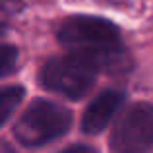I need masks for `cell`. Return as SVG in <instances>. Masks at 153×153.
Returning <instances> with one entry per match:
<instances>
[{"label":"cell","instance_id":"cell-1","mask_svg":"<svg viewBox=\"0 0 153 153\" xmlns=\"http://www.w3.org/2000/svg\"><path fill=\"white\" fill-rule=\"evenodd\" d=\"M58 43L68 52L82 54L111 70L122 62V41L114 23L99 16H72L58 27Z\"/></svg>","mask_w":153,"mask_h":153},{"label":"cell","instance_id":"cell-2","mask_svg":"<svg viewBox=\"0 0 153 153\" xmlns=\"http://www.w3.org/2000/svg\"><path fill=\"white\" fill-rule=\"evenodd\" d=\"M99 72H101L99 64L91 58L66 52V54L52 56L43 64L39 72V82L52 93L78 101L93 89Z\"/></svg>","mask_w":153,"mask_h":153},{"label":"cell","instance_id":"cell-3","mask_svg":"<svg viewBox=\"0 0 153 153\" xmlns=\"http://www.w3.org/2000/svg\"><path fill=\"white\" fill-rule=\"evenodd\" d=\"M70 126L72 112L66 107L47 99H35L18 118L14 134L22 146L41 147L64 136Z\"/></svg>","mask_w":153,"mask_h":153},{"label":"cell","instance_id":"cell-4","mask_svg":"<svg viewBox=\"0 0 153 153\" xmlns=\"http://www.w3.org/2000/svg\"><path fill=\"white\" fill-rule=\"evenodd\" d=\"M114 153H153V105L134 103L122 111L111 132Z\"/></svg>","mask_w":153,"mask_h":153},{"label":"cell","instance_id":"cell-5","mask_svg":"<svg viewBox=\"0 0 153 153\" xmlns=\"http://www.w3.org/2000/svg\"><path fill=\"white\" fill-rule=\"evenodd\" d=\"M124 91L120 89H103L95 99L87 105L82 116V132L83 134H99L111 124L124 103Z\"/></svg>","mask_w":153,"mask_h":153},{"label":"cell","instance_id":"cell-6","mask_svg":"<svg viewBox=\"0 0 153 153\" xmlns=\"http://www.w3.org/2000/svg\"><path fill=\"white\" fill-rule=\"evenodd\" d=\"M25 89L22 85H8L0 87V126L6 124V120L16 112V108L19 107Z\"/></svg>","mask_w":153,"mask_h":153},{"label":"cell","instance_id":"cell-7","mask_svg":"<svg viewBox=\"0 0 153 153\" xmlns=\"http://www.w3.org/2000/svg\"><path fill=\"white\" fill-rule=\"evenodd\" d=\"M18 49L14 45L0 43V79L10 76L18 68Z\"/></svg>","mask_w":153,"mask_h":153},{"label":"cell","instance_id":"cell-8","mask_svg":"<svg viewBox=\"0 0 153 153\" xmlns=\"http://www.w3.org/2000/svg\"><path fill=\"white\" fill-rule=\"evenodd\" d=\"M56 153H97V151H95V147L85 146V143H72V146L64 147V149H60Z\"/></svg>","mask_w":153,"mask_h":153},{"label":"cell","instance_id":"cell-9","mask_svg":"<svg viewBox=\"0 0 153 153\" xmlns=\"http://www.w3.org/2000/svg\"><path fill=\"white\" fill-rule=\"evenodd\" d=\"M0 153H16V149L10 146V143L2 142V143H0Z\"/></svg>","mask_w":153,"mask_h":153},{"label":"cell","instance_id":"cell-10","mask_svg":"<svg viewBox=\"0 0 153 153\" xmlns=\"http://www.w3.org/2000/svg\"><path fill=\"white\" fill-rule=\"evenodd\" d=\"M2 31H4V23L0 22V33H2Z\"/></svg>","mask_w":153,"mask_h":153},{"label":"cell","instance_id":"cell-11","mask_svg":"<svg viewBox=\"0 0 153 153\" xmlns=\"http://www.w3.org/2000/svg\"><path fill=\"white\" fill-rule=\"evenodd\" d=\"M0 4H6V2H4V0H0Z\"/></svg>","mask_w":153,"mask_h":153}]
</instances>
